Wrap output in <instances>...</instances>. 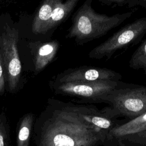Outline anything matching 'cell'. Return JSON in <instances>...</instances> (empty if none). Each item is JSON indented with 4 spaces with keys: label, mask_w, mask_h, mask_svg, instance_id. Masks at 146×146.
<instances>
[{
    "label": "cell",
    "mask_w": 146,
    "mask_h": 146,
    "mask_svg": "<svg viewBox=\"0 0 146 146\" xmlns=\"http://www.w3.org/2000/svg\"><path fill=\"white\" fill-rule=\"evenodd\" d=\"M140 0H127V7L128 8H133L138 5Z\"/></svg>",
    "instance_id": "19"
},
{
    "label": "cell",
    "mask_w": 146,
    "mask_h": 146,
    "mask_svg": "<svg viewBox=\"0 0 146 146\" xmlns=\"http://www.w3.org/2000/svg\"><path fill=\"white\" fill-rule=\"evenodd\" d=\"M129 66L133 70L142 69L146 77V38L132 54Z\"/></svg>",
    "instance_id": "14"
},
{
    "label": "cell",
    "mask_w": 146,
    "mask_h": 146,
    "mask_svg": "<svg viewBox=\"0 0 146 146\" xmlns=\"http://www.w3.org/2000/svg\"><path fill=\"white\" fill-rule=\"evenodd\" d=\"M109 104L101 110L108 117L133 119L146 112V86L119 82L102 99Z\"/></svg>",
    "instance_id": "3"
},
{
    "label": "cell",
    "mask_w": 146,
    "mask_h": 146,
    "mask_svg": "<svg viewBox=\"0 0 146 146\" xmlns=\"http://www.w3.org/2000/svg\"><path fill=\"white\" fill-rule=\"evenodd\" d=\"M34 121L35 116L32 113H26L20 119L16 140L17 146L29 145Z\"/></svg>",
    "instance_id": "13"
},
{
    "label": "cell",
    "mask_w": 146,
    "mask_h": 146,
    "mask_svg": "<svg viewBox=\"0 0 146 146\" xmlns=\"http://www.w3.org/2000/svg\"><path fill=\"white\" fill-rule=\"evenodd\" d=\"M6 78L2 56L0 52V95L4 94L6 88Z\"/></svg>",
    "instance_id": "17"
},
{
    "label": "cell",
    "mask_w": 146,
    "mask_h": 146,
    "mask_svg": "<svg viewBox=\"0 0 146 146\" xmlns=\"http://www.w3.org/2000/svg\"><path fill=\"white\" fill-rule=\"evenodd\" d=\"M10 142V128L7 117L0 112V146L9 145Z\"/></svg>",
    "instance_id": "16"
},
{
    "label": "cell",
    "mask_w": 146,
    "mask_h": 146,
    "mask_svg": "<svg viewBox=\"0 0 146 146\" xmlns=\"http://www.w3.org/2000/svg\"><path fill=\"white\" fill-rule=\"evenodd\" d=\"M93 0H86L72 17V24L66 38L74 39L78 45H83L106 35L129 18L133 11L109 16L96 12L92 7Z\"/></svg>",
    "instance_id": "2"
},
{
    "label": "cell",
    "mask_w": 146,
    "mask_h": 146,
    "mask_svg": "<svg viewBox=\"0 0 146 146\" xmlns=\"http://www.w3.org/2000/svg\"><path fill=\"white\" fill-rule=\"evenodd\" d=\"M10 1H16V0H10Z\"/></svg>",
    "instance_id": "21"
},
{
    "label": "cell",
    "mask_w": 146,
    "mask_h": 146,
    "mask_svg": "<svg viewBox=\"0 0 146 146\" xmlns=\"http://www.w3.org/2000/svg\"><path fill=\"white\" fill-rule=\"evenodd\" d=\"M18 38V30L15 27L8 23L0 25V52L8 91L12 94L18 90L22 72Z\"/></svg>",
    "instance_id": "5"
},
{
    "label": "cell",
    "mask_w": 146,
    "mask_h": 146,
    "mask_svg": "<svg viewBox=\"0 0 146 146\" xmlns=\"http://www.w3.org/2000/svg\"><path fill=\"white\" fill-rule=\"evenodd\" d=\"M79 0H67L58 3L54 9L46 28V33L64 22L76 7Z\"/></svg>",
    "instance_id": "12"
},
{
    "label": "cell",
    "mask_w": 146,
    "mask_h": 146,
    "mask_svg": "<svg viewBox=\"0 0 146 146\" xmlns=\"http://www.w3.org/2000/svg\"><path fill=\"white\" fill-rule=\"evenodd\" d=\"M146 34V16L125 25L107 40L92 49L91 59L109 60L115 54L137 44Z\"/></svg>",
    "instance_id": "4"
},
{
    "label": "cell",
    "mask_w": 146,
    "mask_h": 146,
    "mask_svg": "<svg viewBox=\"0 0 146 146\" xmlns=\"http://www.w3.org/2000/svg\"><path fill=\"white\" fill-rule=\"evenodd\" d=\"M99 1L105 5L108 6L123 7L127 5V0H99Z\"/></svg>",
    "instance_id": "18"
},
{
    "label": "cell",
    "mask_w": 146,
    "mask_h": 146,
    "mask_svg": "<svg viewBox=\"0 0 146 146\" xmlns=\"http://www.w3.org/2000/svg\"><path fill=\"white\" fill-rule=\"evenodd\" d=\"M121 78L120 73L107 68L83 66L65 70L53 77L51 80L58 83L98 80L119 81Z\"/></svg>",
    "instance_id": "7"
},
{
    "label": "cell",
    "mask_w": 146,
    "mask_h": 146,
    "mask_svg": "<svg viewBox=\"0 0 146 146\" xmlns=\"http://www.w3.org/2000/svg\"><path fill=\"white\" fill-rule=\"evenodd\" d=\"M120 145L127 144L146 145V129L138 132L127 135L118 139Z\"/></svg>",
    "instance_id": "15"
},
{
    "label": "cell",
    "mask_w": 146,
    "mask_h": 146,
    "mask_svg": "<svg viewBox=\"0 0 146 146\" xmlns=\"http://www.w3.org/2000/svg\"><path fill=\"white\" fill-rule=\"evenodd\" d=\"M138 5L140 6L141 7L146 9V0H140Z\"/></svg>",
    "instance_id": "20"
},
{
    "label": "cell",
    "mask_w": 146,
    "mask_h": 146,
    "mask_svg": "<svg viewBox=\"0 0 146 146\" xmlns=\"http://www.w3.org/2000/svg\"><path fill=\"white\" fill-rule=\"evenodd\" d=\"M78 110L83 118L92 125L99 129L108 137L110 131L119 124L116 123L114 119L108 117L101 110L82 103L78 102Z\"/></svg>",
    "instance_id": "9"
},
{
    "label": "cell",
    "mask_w": 146,
    "mask_h": 146,
    "mask_svg": "<svg viewBox=\"0 0 146 146\" xmlns=\"http://www.w3.org/2000/svg\"><path fill=\"white\" fill-rule=\"evenodd\" d=\"M31 49L35 74L42 71L54 58L58 48L59 42L56 40L47 42H30Z\"/></svg>",
    "instance_id": "8"
},
{
    "label": "cell",
    "mask_w": 146,
    "mask_h": 146,
    "mask_svg": "<svg viewBox=\"0 0 146 146\" xmlns=\"http://www.w3.org/2000/svg\"><path fill=\"white\" fill-rule=\"evenodd\" d=\"M33 129V140L38 146H96L107 140L83 118L78 103L54 99H48Z\"/></svg>",
    "instance_id": "1"
},
{
    "label": "cell",
    "mask_w": 146,
    "mask_h": 146,
    "mask_svg": "<svg viewBox=\"0 0 146 146\" xmlns=\"http://www.w3.org/2000/svg\"><path fill=\"white\" fill-rule=\"evenodd\" d=\"M119 81L98 80L84 82L58 83L50 80L52 91L63 96L80 99L79 103H102V98L117 86Z\"/></svg>",
    "instance_id": "6"
},
{
    "label": "cell",
    "mask_w": 146,
    "mask_h": 146,
    "mask_svg": "<svg viewBox=\"0 0 146 146\" xmlns=\"http://www.w3.org/2000/svg\"><path fill=\"white\" fill-rule=\"evenodd\" d=\"M63 0H43L37 11L32 23V31L35 34H44L55 6Z\"/></svg>",
    "instance_id": "10"
},
{
    "label": "cell",
    "mask_w": 146,
    "mask_h": 146,
    "mask_svg": "<svg viewBox=\"0 0 146 146\" xmlns=\"http://www.w3.org/2000/svg\"><path fill=\"white\" fill-rule=\"evenodd\" d=\"M146 129V112L127 123L113 127L109 132L107 140L117 139L130 133Z\"/></svg>",
    "instance_id": "11"
}]
</instances>
